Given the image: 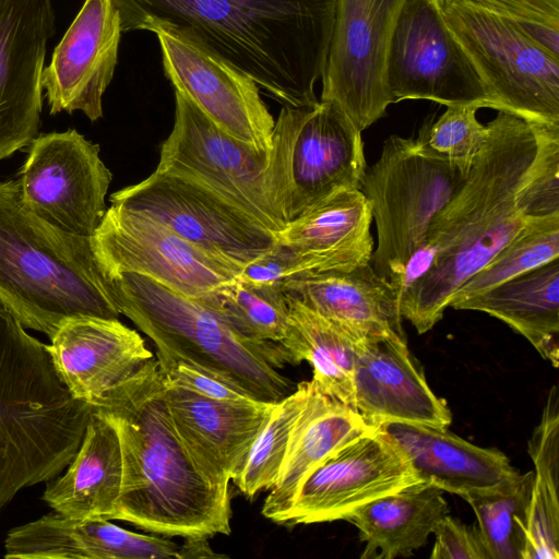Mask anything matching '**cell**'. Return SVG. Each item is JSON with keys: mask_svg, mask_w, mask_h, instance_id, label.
I'll return each instance as SVG.
<instances>
[{"mask_svg": "<svg viewBox=\"0 0 559 559\" xmlns=\"http://www.w3.org/2000/svg\"><path fill=\"white\" fill-rule=\"evenodd\" d=\"M121 31H166L251 78L283 106L319 102L336 0H112Z\"/></svg>", "mask_w": 559, "mask_h": 559, "instance_id": "obj_1", "label": "cell"}, {"mask_svg": "<svg viewBox=\"0 0 559 559\" xmlns=\"http://www.w3.org/2000/svg\"><path fill=\"white\" fill-rule=\"evenodd\" d=\"M487 128L465 182L431 221L401 280V314L418 334L442 319L459 288L525 223L516 193L536 153L534 129L501 110Z\"/></svg>", "mask_w": 559, "mask_h": 559, "instance_id": "obj_2", "label": "cell"}, {"mask_svg": "<svg viewBox=\"0 0 559 559\" xmlns=\"http://www.w3.org/2000/svg\"><path fill=\"white\" fill-rule=\"evenodd\" d=\"M94 408L120 442L122 480L112 520L165 537L230 534L229 489L212 485L181 442L156 358L111 389Z\"/></svg>", "mask_w": 559, "mask_h": 559, "instance_id": "obj_3", "label": "cell"}, {"mask_svg": "<svg viewBox=\"0 0 559 559\" xmlns=\"http://www.w3.org/2000/svg\"><path fill=\"white\" fill-rule=\"evenodd\" d=\"M0 306L49 338L76 317L120 316L92 238L28 211L15 179L0 181Z\"/></svg>", "mask_w": 559, "mask_h": 559, "instance_id": "obj_4", "label": "cell"}, {"mask_svg": "<svg viewBox=\"0 0 559 559\" xmlns=\"http://www.w3.org/2000/svg\"><path fill=\"white\" fill-rule=\"evenodd\" d=\"M46 345L0 306V509L68 466L94 412L59 379Z\"/></svg>", "mask_w": 559, "mask_h": 559, "instance_id": "obj_5", "label": "cell"}, {"mask_svg": "<svg viewBox=\"0 0 559 559\" xmlns=\"http://www.w3.org/2000/svg\"><path fill=\"white\" fill-rule=\"evenodd\" d=\"M120 314L154 343L156 353L185 361L247 393L276 403L290 381L277 371L293 364L276 342L247 338L195 298L135 273L109 277Z\"/></svg>", "mask_w": 559, "mask_h": 559, "instance_id": "obj_6", "label": "cell"}, {"mask_svg": "<svg viewBox=\"0 0 559 559\" xmlns=\"http://www.w3.org/2000/svg\"><path fill=\"white\" fill-rule=\"evenodd\" d=\"M471 167L430 148L423 133L417 139L392 134L383 142L360 187L376 221L378 245L370 264L379 275L401 287L431 221L461 189Z\"/></svg>", "mask_w": 559, "mask_h": 559, "instance_id": "obj_7", "label": "cell"}, {"mask_svg": "<svg viewBox=\"0 0 559 559\" xmlns=\"http://www.w3.org/2000/svg\"><path fill=\"white\" fill-rule=\"evenodd\" d=\"M273 190L285 225L344 189L367 169L361 131L334 103L284 105L272 132Z\"/></svg>", "mask_w": 559, "mask_h": 559, "instance_id": "obj_8", "label": "cell"}, {"mask_svg": "<svg viewBox=\"0 0 559 559\" xmlns=\"http://www.w3.org/2000/svg\"><path fill=\"white\" fill-rule=\"evenodd\" d=\"M444 21L493 102L534 124H559V59L513 23L456 0Z\"/></svg>", "mask_w": 559, "mask_h": 559, "instance_id": "obj_9", "label": "cell"}, {"mask_svg": "<svg viewBox=\"0 0 559 559\" xmlns=\"http://www.w3.org/2000/svg\"><path fill=\"white\" fill-rule=\"evenodd\" d=\"M156 168L206 186L276 235L285 227L273 190L271 151L229 135L178 91L174 127Z\"/></svg>", "mask_w": 559, "mask_h": 559, "instance_id": "obj_10", "label": "cell"}, {"mask_svg": "<svg viewBox=\"0 0 559 559\" xmlns=\"http://www.w3.org/2000/svg\"><path fill=\"white\" fill-rule=\"evenodd\" d=\"M392 104L427 99L495 109L471 59L449 29L443 0H405L386 58Z\"/></svg>", "mask_w": 559, "mask_h": 559, "instance_id": "obj_11", "label": "cell"}, {"mask_svg": "<svg viewBox=\"0 0 559 559\" xmlns=\"http://www.w3.org/2000/svg\"><path fill=\"white\" fill-rule=\"evenodd\" d=\"M110 203L148 215L193 245L239 266L254 260L277 235L206 186L156 168Z\"/></svg>", "mask_w": 559, "mask_h": 559, "instance_id": "obj_12", "label": "cell"}, {"mask_svg": "<svg viewBox=\"0 0 559 559\" xmlns=\"http://www.w3.org/2000/svg\"><path fill=\"white\" fill-rule=\"evenodd\" d=\"M92 245L108 278L135 273L192 298L235 280L241 270L148 215L115 204L106 210Z\"/></svg>", "mask_w": 559, "mask_h": 559, "instance_id": "obj_13", "label": "cell"}, {"mask_svg": "<svg viewBox=\"0 0 559 559\" xmlns=\"http://www.w3.org/2000/svg\"><path fill=\"white\" fill-rule=\"evenodd\" d=\"M405 0H336L321 100L337 105L359 131L392 104L386 58Z\"/></svg>", "mask_w": 559, "mask_h": 559, "instance_id": "obj_14", "label": "cell"}, {"mask_svg": "<svg viewBox=\"0 0 559 559\" xmlns=\"http://www.w3.org/2000/svg\"><path fill=\"white\" fill-rule=\"evenodd\" d=\"M111 178L99 146L69 129L29 143L17 183L28 211L66 233L92 238L107 210Z\"/></svg>", "mask_w": 559, "mask_h": 559, "instance_id": "obj_15", "label": "cell"}, {"mask_svg": "<svg viewBox=\"0 0 559 559\" xmlns=\"http://www.w3.org/2000/svg\"><path fill=\"white\" fill-rule=\"evenodd\" d=\"M424 483L378 428L345 443L301 483L284 524L345 520L380 497Z\"/></svg>", "mask_w": 559, "mask_h": 559, "instance_id": "obj_16", "label": "cell"}, {"mask_svg": "<svg viewBox=\"0 0 559 559\" xmlns=\"http://www.w3.org/2000/svg\"><path fill=\"white\" fill-rule=\"evenodd\" d=\"M166 78L218 128L270 152L275 119L257 83L221 58L166 31L155 32Z\"/></svg>", "mask_w": 559, "mask_h": 559, "instance_id": "obj_17", "label": "cell"}, {"mask_svg": "<svg viewBox=\"0 0 559 559\" xmlns=\"http://www.w3.org/2000/svg\"><path fill=\"white\" fill-rule=\"evenodd\" d=\"M52 0H0V160L38 133Z\"/></svg>", "mask_w": 559, "mask_h": 559, "instance_id": "obj_18", "label": "cell"}, {"mask_svg": "<svg viewBox=\"0 0 559 559\" xmlns=\"http://www.w3.org/2000/svg\"><path fill=\"white\" fill-rule=\"evenodd\" d=\"M120 14L112 0H85L44 68L41 85L51 115L103 117V95L118 62Z\"/></svg>", "mask_w": 559, "mask_h": 559, "instance_id": "obj_19", "label": "cell"}, {"mask_svg": "<svg viewBox=\"0 0 559 559\" xmlns=\"http://www.w3.org/2000/svg\"><path fill=\"white\" fill-rule=\"evenodd\" d=\"M353 384L355 409L370 427L411 423L448 428L452 421L445 401L429 388L406 340L359 337Z\"/></svg>", "mask_w": 559, "mask_h": 559, "instance_id": "obj_20", "label": "cell"}, {"mask_svg": "<svg viewBox=\"0 0 559 559\" xmlns=\"http://www.w3.org/2000/svg\"><path fill=\"white\" fill-rule=\"evenodd\" d=\"M165 399L175 429L193 463L212 485L222 488H228L240 472L275 405L257 400H211L166 379Z\"/></svg>", "mask_w": 559, "mask_h": 559, "instance_id": "obj_21", "label": "cell"}, {"mask_svg": "<svg viewBox=\"0 0 559 559\" xmlns=\"http://www.w3.org/2000/svg\"><path fill=\"white\" fill-rule=\"evenodd\" d=\"M47 350L71 395L93 407L153 358L143 337L118 319L76 317L62 323Z\"/></svg>", "mask_w": 559, "mask_h": 559, "instance_id": "obj_22", "label": "cell"}, {"mask_svg": "<svg viewBox=\"0 0 559 559\" xmlns=\"http://www.w3.org/2000/svg\"><path fill=\"white\" fill-rule=\"evenodd\" d=\"M288 297L356 336L406 340L402 324V289L369 263L350 271L306 272L284 283Z\"/></svg>", "mask_w": 559, "mask_h": 559, "instance_id": "obj_23", "label": "cell"}, {"mask_svg": "<svg viewBox=\"0 0 559 559\" xmlns=\"http://www.w3.org/2000/svg\"><path fill=\"white\" fill-rule=\"evenodd\" d=\"M372 219L370 202L361 190L344 189L287 223L276 242L296 253L298 274L350 271L371 260Z\"/></svg>", "mask_w": 559, "mask_h": 559, "instance_id": "obj_24", "label": "cell"}, {"mask_svg": "<svg viewBox=\"0 0 559 559\" xmlns=\"http://www.w3.org/2000/svg\"><path fill=\"white\" fill-rule=\"evenodd\" d=\"M378 429L424 483L462 498L497 487L518 473L498 449L469 443L445 427L388 423Z\"/></svg>", "mask_w": 559, "mask_h": 559, "instance_id": "obj_25", "label": "cell"}, {"mask_svg": "<svg viewBox=\"0 0 559 559\" xmlns=\"http://www.w3.org/2000/svg\"><path fill=\"white\" fill-rule=\"evenodd\" d=\"M377 429L348 405L323 393L311 380L307 401L292 429L282 469L263 502L264 518L284 524L305 478L332 452Z\"/></svg>", "mask_w": 559, "mask_h": 559, "instance_id": "obj_26", "label": "cell"}, {"mask_svg": "<svg viewBox=\"0 0 559 559\" xmlns=\"http://www.w3.org/2000/svg\"><path fill=\"white\" fill-rule=\"evenodd\" d=\"M122 480L118 435L95 408L78 452L46 481L43 500L52 511L75 520L112 521Z\"/></svg>", "mask_w": 559, "mask_h": 559, "instance_id": "obj_27", "label": "cell"}, {"mask_svg": "<svg viewBox=\"0 0 559 559\" xmlns=\"http://www.w3.org/2000/svg\"><path fill=\"white\" fill-rule=\"evenodd\" d=\"M450 307L485 312L503 321L558 367L559 258Z\"/></svg>", "mask_w": 559, "mask_h": 559, "instance_id": "obj_28", "label": "cell"}, {"mask_svg": "<svg viewBox=\"0 0 559 559\" xmlns=\"http://www.w3.org/2000/svg\"><path fill=\"white\" fill-rule=\"evenodd\" d=\"M443 491L419 483L372 500L345 521L365 544L361 559L408 557L426 544L437 523L449 513Z\"/></svg>", "mask_w": 559, "mask_h": 559, "instance_id": "obj_29", "label": "cell"}, {"mask_svg": "<svg viewBox=\"0 0 559 559\" xmlns=\"http://www.w3.org/2000/svg\"><path fill=\"white\" fill-rule=\"evenodd\" d=\"M288 299V328L280 344L289 353L294 365L304 360L311 365V381L323 393L355 409L353 374L359 336L298 300Z\"/></svg>", "mask_w": 559, "mask_h": 559, "instance_id": "obj_30", "label": "cell"}, {"mask_svg": "<svg viewBox=\"0 0 559 559\" xmlns=\"http://www.w3.org/2000/svg\"><path fill=\"white\" fill-rule=\"evenodd\" d=\"M195 299L247 338L281 343L286 335L289 299L284 285H259L236 277Z\"/></svg>", "mask_w": 559, "mask_h": 559, "instance_id": "obj_31", "label": "cell"}, {"mask_svg": "<svg viewBox=\"0 0 559 559\" xmlns=\"http://www.w3.org/2000/svg\"><path fill=\"white\" fill-rule=\"evenodd\" d=\"M534 471L463 497L473 508L489 559H522Z\"/></svg>", "mask_w": 559, "mask_h": 559, "instance_id": "obj_32", "label": "cell"}, {"mask_svg": "<svg viewBox=\"0 0 559 559\" xmlns=\"http://www.w3.org/2000/svg\"><path fill=\"white\" fill-rule=\"evenodd\" d=\"M557 258H559V214L525 218L520 230L459 288L451 304L481 293Z\"/></svg>", "mask_w": 559, "mask_h": 559, "instance_id": "obj_33", "label": "cell"}, {"mask_svg": "<svg viewBox=\"0 0 559 559\" xmlns=\"http://www.w3.org/2000/svg\"><path fill=\"white\" fill-rule=\"evenodd\" d=\"M309 381L276 402L269 419L252 443L247 459L233 479L247 498L271 489L281 473L292 429L307 401Z\"/></svg>", "mask_w": 559, "mask_h": 559, "instance_id": "obj_34", "label": "cell"}, {"mask_svg": "<svg viewBox=\"0 0 559 559\" xmlns=\"http://www.w3.org/2000/svg\"><path fill=\"white\" fill-rule=\"evenodd\" d=\"M531 124L536 153L516 193L524 218L559 214V124Z\"/></svg>", "mask_w": 559, "mask_h": 559, "instance_id": "obj_35", "label": "cell"}, {"mask_svg": "<svg viewBox=\"0 0 559 559\" xmlns=\"http://www.w3.org/2000/svg\"><path fill=\"white\" fill-rule=\"evenodd\" d=\"M478 109L471 105L448 106L433 124L421 130L425 142L437 153L471 167L488 134L487 124L477 120Z\"/></svg>", "mask_w": 559, "mask_h": 559, "instance_id": "obj_36", "label": "cell"}, {"mask_svg": "<svg viewBox=\"0 0 559 559\" xmlns=\"http://www.w3.org/2000/svg\"><path fill=\"white\" fill-rule=\"evenodd\" d=\"M500 16L559 59V0H456Z\"/></svg>", "mask_w": 559, "mask_h": 559, "instance_id": "obj_37", "label": "cell"}, {"mask_svg": "<svg viewBox=\"0 0 559 559\" xmlns=\"http://www.w3.org/2000/svg\"><path fill=\"white\" fill-rule=\"evenodd\" d=\"M528 454L534 463V483L558 491L559 483V394L554 385L542 419L528 441Z\"/></svg>", "mask_w": 559, "mask_h": 559, "instance_id": "obj_38", "label": "cell"}, {"mask_svg": "<svg viewBox=\"0 0 559 559\" xmlns=\"http://www.w3.org/2000/svg\"><path fill=\"white\" fill-rule=\"evenodd\" d=\"M165 379L198 395L216 401L239 402L254 400L224 381L167 355L156 353Z\"/></svg>", "mask_w": 559, "mask_h": 559, "instance_id": "obj_39", "label": "cell"}, {"mask_svg": "<svg viewBox=\"0 0 559 559\" xmlns=\"http://www.w3.org/2000/svg\"><path fill=\"white\" fill-rule=\"evenodd\" d=\"M432 534L431 559H489L477 524L466 525L445 514Z\"/></svg>", "mask_w": 559, "mask_h": 559, "instance_id": "obj_40", "label": "cell"}, {"mask_svg": "<svg viewBox=\"0 0 559 559\" xmlns=\"http://www.w3.org/2000/svg\"><path fill=\"white\" fill-rule=\"evenodd\" d=\"M299 273V261L294 251L275 242L269 250L246 263L238 278L259 285H284Z\"/></svg>", "mask_w": 559, "mask_h": 559, "instance_id": "obj_41", "label": "cell"}, {"mask_svg": "<svg viewBox=\"0 0 559 559\" xmlns=\"http://www.w3.org/2000/svg\"><path fill=\"white\" fill-rule=\"evenodd\" d=\"M209 538L195 537L185 538L181 545L180 559H198V558H222L224 555L215 554L207 543Z\"/></svg>", "mask_w": 559, "mask_h": 559, "instance_id": "obj_42", "label": "cell"}]
</instances>
